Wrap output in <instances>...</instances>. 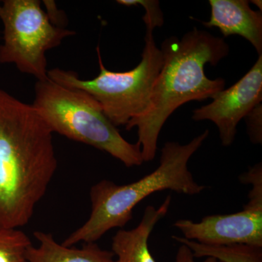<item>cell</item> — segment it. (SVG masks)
<instances>
[{
	"label": "cell",
	"instance_id": "obj_6",
	"mask_svg": "<svg viewBox=\"0 0 262 262\" xmlns=\"http://www.w3.org/2000/svg\"><path fill=\"white\" fill-rule=\"evenodd\" d=\"M0 19L4 26L0 63H13L37 81L47 80L46 52L75 32L52 23L38 0L0 2Z\"/></svg>",
	"mask_w": 262,
	"mask_h": 262
},
{
	"label": "cell",
	"instance_id": "obj_13",
	"mask_svg": "<svg viewBox=\"0 0 262 262\" xmlns=\"http://www.w3.org/2000/svg\"><path fill=\"white\" fill-rule=\"evenodd\" d=\"M32 245L18 229L0 228V262H28L27 251Z\"/></svg>",
	"mask_w": 262,
	"mask_h": 262
},
{
	"label": "cell",
	"instance_id": "obj_11",
	"mask_svg": "<svg viewBox=\"0 0 262 262\" xmlns=\"http://www.w3.org/2000/svg\"><path fill=\"white\" fill-rule=\"evenodd\" d=\"M34 236L39 246L32 245L29 248L28 262H115L113 253L102 249L96 243L76 248L58 244L50 233L36 231Z\"/></svg>",
	"mask_w": 262,
	"mask_h": 262
},
{
	"label": "cell",
	"instance_id": "obj_15",
	"mask_svg": "<svg viewBox=\"0 0 262 262\" xmlns=\"http://www.w3.org/2000/svg\"><path fill=\"white\" fill-rule=\"evenodd\" d=\"M250 140L253 144L262 143V104L260 103L245 117Z\"/></svg>",
	"mask_w": 262,
	"mask_h": 262
},
{
	"label": "cell",
	"instance_id": "obj_12",
	"mask_svg": "<svg viewBox=\"0 0 262 262\" xmlns=\"http://www.w3.org/2000/svg\"><path fill=\"white\" fill-rule=\"evenodd\" d=\"M172 238L187 246L194 258L212 257L220 262H262V247L250 245L208 246L173 235Z\"/></svg>",
	"mask_w": 262,
	"mask_h": 262
},
{
	"label": "cell",
	"instance_id": "obj_16",
	"mask_svg": "<svg viewBox=\"0 0 262 262\" xmlns=\"http://www.w3.org/2000/svg\"><path fill=\"white\" fill-rule=\"evenodd\" d=\"M192 251L184 244H181L180 247L176 255L175 262H198L194 260ZM200 262H220L214 258L206 257V259Z\"/></svg>",
	"mask_w": 262,
	"mask_h": 262
},
{
	"label": "cell",
	"instance_id": "obj_14",
	"mask_svg": "<svg viewBox=\"0 0 262 262\" xmlns=\"http://www.w3.org/2000/svg\"><path fill=\"white\" fill-rule=\"evenodd\" d=\"M118 4L125 6L141 5L146 10L143 20L146 24V28L155 29L163 25V13L160 8L159 1L157 0H118Z\"/></svg>",
	"mask_w": 262,
	"mask_h": 262
},
{
	"label": "cell",
	"instance_id": "obj_17",
	"mask_svg": "<svg viewBox=\"0 0 262 262\" xmlns=\"http://www.w3.org/2000/svg\"><path fill=\"white\" fill-rule=\"evenodd\" d=\"M250 3H252L253 5H256V6H257V8H258V10L259 11L261 12L262 10V3L261 0H253V1L250 2Z\"/></svg>",
	"mask_w": 262,
	"mask_h": 262
},
{
	"label": "cell",
	"instance_id": "obj_4",
	"mask_svg": "<svg viewBox=\"0 0 262 262\" xmlns=\"http://www.w3.org/2000/svg\"><path fill=\"white\" fill-rule=\"evenodd\" d=\"M32 106L53 133L105 151L127 168L144 163L140 145L125 140L99 103L82 90L49 78L37 81Z\"/></svg>",
	"mask_w": 262,
	"mask_h": 262
},
{
	"label": "cell",
	"instance_id": "obj_2",
	"mask_svg": "<svg viewBox=\"0 0 262 262\" xmlns=\"http://www.w3.org/2000/svg\"><path fill=\"white\" fill-rule=\"evenodd\" d=\"M160 50L163 65L147 107L125 126L127 130L137 128L144 162L154 160L160 131L177 108L189 101L213 98L226 84L223 78H208L204 71L207 63L216 66L229 54V46L223 38L194 28L181 39L167 38Z\"/></svg>",
	"mask_w": 262,
	"mask_h": 262
},
{
	"label": "cell",
	"instance_id": "obj_3",
	"mask_svg": "<svg viewBox=\"0 0 262 262\" xmlns=\"http://www.w3.org/2000/svg\"><path fill=\"white\" fill-rule=\"evenodd\" d=\"M208 136L206 130L186 144L165 143L158 168L135 182L122 185L103 179L94 184L90 192L92 209L89 220L62 245L71 247L78 243H96L112 229L125 227L132 220L134 208L153 193L171 190L196 195L203 192L206 186L194 180L188 163Z\"/></svg>",
	"mask_w": 262,
	"mask_h": 262
},
{
	"label": "cell",
	"instance_id": "obj_5",
	"mask_svg": "<svg viewBox=\"0 0 262 262\" xmlns=\"http://www.w3.org/2000/svg\"><path fill=\"white\" fill-rule=\"evenodd\" d=\"M153 31L146 28L141 61L133 70L118 72L107 70L97 47L100 69L97 77L82 80L77 72L55 68L48 70V77L61 85L87 93L99 103L103 113L115 127L126 126L131 120L145 111L163 65V53L157 46Z\"/></svg>",
	"mask_w": 262,
	"mask_h": 262
},
{
	"label": "cell",
	"instance_id": "obj_10",
	"mask_svg": "<svg viewBox=\"0 0 262 262\" xmlns=\"http://www.w3.org/2000/svg\"><path fill=\"white\" fill-rule=\"evenodd\" d=\"M170 203L169 195L158 208L148 206L136 228L120 229L115 234L112 242V252L117 257L115 262H156L149 251V236L168 213Z\"/></svg>",
	"mask_w": 262,
	"mask_h": 262
},
{
	"label": "cell",
	"instance_id": "obj_7",
	"mask_svg": "<svg viewBox=\"0 0 262 262\" xmlns=\"http://www.w3.org/2000/svg\"><path fill=\"white\" fill-rule=\"evenodd\" d=\"M239 180L251 186L243 211L207 215L200 222L177 221L173 226L180 230L184 238L208 246L245 244L262 247L261 163L241 174Z\"/></svg>",
	"mask_w": 262,
	"mask_h": 262
},
{
	"label": "cell",
	"instance_id": "obj_1",
	"mask_svg": "<svg viewBox=\"0 0 262 262\" xmlns=\"http://www.w3.org/2000/svg\"><path fill=\"white\" fill-rule=\"evenodd\" d=\"M53 131L32 105L0 90V228L32 219L57 169Z\"/></svg>",
	"mask_w": 262,
	"mask_h": 262
},
{
	"label": "cell",
	"instance_id": "obj_9",
	"mask_svg": "<svg viewBox=\"0 0 262 262\" xmlns=\"http://www.w3.org/2000/svg\"><path fill=\"white\" fill-rule=\"evenodd\" d=\"M211 17L202 24L217 28L227 37L239 35L248 41L258 56L262 55V13L250 7L247 0H210Z\"/></svg>",
	"mask_w": 262,
	"mask_h": 262
},
{
	"label": "cell",
	"instance_id": "obj_8",
	"mask_svg": "<svg viewBox=\"0 0 262 262\" xmlns=\"http://www.w3.org/2000/svg\"><path fill=\"white\" fill-rule=\"evenodd\" d=\"M212 99L211 103L194 110L192 119L213 122L218 128L222 145H232L239 121L261 103L262 55L242 78L229 89L220 91Z\"/></svg>",
	"mask_w": 262,
	"mask_h": 262
}]
</instances>
